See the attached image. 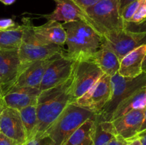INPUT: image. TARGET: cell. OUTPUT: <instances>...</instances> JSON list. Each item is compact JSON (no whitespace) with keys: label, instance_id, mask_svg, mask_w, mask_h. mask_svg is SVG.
I'll return each instance as SVG.
<instances>
[{"label":"cell","instance_id":"6da1fadb","mask_svg":"<svg viewBox=\"0 0 146 145\" xmlns=\"http://www.w3.org/2000/svg\"><path fill=\"white\" fill-rule=\"evenodd\" d=\"M74 102L73 73L63 83L41 91L37 101L38 125L34 137H42L67 106Z\"/></svg>","mask_w":146,"mask_h":145},{"label":"cell","instance_id":"7a4b0ae2","mask_svg":"<svg viewBox=\"0 0 146 145\" xmlns=\"http://www.w3.org/2000/svg\"><path fill=\"white\" fill-rule=\"evenodd\" d=\"M62 26L68 47L65 53L74 61L91 59L104 42V38L85 21L62 23Z\"/></svg>","mask_w":146,"mask_h":145},{"label":"cell","instance_id":"3957f363","mask_svg":"<svg viewBox=\"0 0 146 145\" xmlns=\"http://www.w3.org/2000/svg\"><path fill=\"white\" fill-rule=\"evenodd\" d=\"M119 0H101L84 10V21L103 38L126 28L118 11Z\"/></svg>","mask_w":146,"mask_h":145},{"label":"cell","instance_id":"277c9868","mask_svg":"<svg viewBox=\"0 0 146 145\" xmlns=\"http://www.w3.org/2000/svg\"><path fill=\"white\" fill-rule=\"evenodd\" d=\"M96 116V114L88 109L70 104L41 138H48V145H62L84 122Z\"/></svg>","mask_w":146,"mask_h":145},{"label":"cell","instance_id":"5b68a950","mask_svg":"<svg viewBox=\"0 0 146 145\" xmlns=\"http://www.w3.org/2000/svg\"><path fill=\"white\" fill-rule=\"evenodd\" d=\"M22 41L18 49L21 63V72L29 65L37 61L49 58L64 52L62 46L55 44H44L34 36L32 23L29 18H23Z\"/></svg>","mask_w":146,"mask_h":145},{"label":"cell","instance_id":"8992f818","mask_svg":"<svg viewBox=\"0 0 146 145\" xmlns=\"http://www.w3.org/2000/svg\"><path fill=\"white\" fill-rule=\"evenodd\" d=\"M111 98L99 114L96 116L98 121H111L113 113L119 103L133 92L146 86V74L143 72L136 78L121 76L118 73L111 78Z\"/></svg>","mask_w":146,"mask_h":145},{"label":"cell","instance_id":"52a82bcc","mask_svg":"<svg viewBox=\"0 0 146 145\" xmlns=\"http://www.w3.org/2000/svg\"><path fill=\"white\" fill-rule=\"evenodd\" d=\"M111 76L104 74L98 81L81 98L74 102V105L99 114L111 98Z\"/></svg>","mask_w":146,"mask_h":145},{"label":"cell","instance_id":"ba28073f","mask_svg":"<svg viewBox=\"0 0 146 145\" xmlns=\"http://www.w3.org/2000/svg\"><path fill=\"white\" fill-rule=\"evenodd\" d=\"M104 74L91 59L76 61L73 70L74 102L84 95Z\"/></svg>","mask_w":146,"mask_h":145},{"label":"cell","instance_id":"9c48e42d","mask_svg":"<svg viewBox=\"0 0 146 145\" xmlns=\"http://www.w3.org/2000/svg\"><path fill=\"white\" fill-rule=\"evenodd\" d=\"M104 43L113 51L121 61L128 53L146 44V29L133 31L125 28L104 38Z\"/></svg>","mask_w":146,"mask_h":145},{"label":"cell","instance_id":"30bf717a","mask_svg":"<svg viewBox=\"0 0 146 145\" xmlns=\"http://www.w3.org/2000/svg\"><path fill=\"white\" fill-rule=\"evenodd\" d=\"M75 61L66 55H58L47 68L40 85L41 91L49 89L63 83L72 75Z\"/></svg>","mask_w":146,"mask_h":145},{"label":"cell","instance_id":"8fae6325","mask_svg":"<svg viewBox=\"0 0 146 145\" xmlns=\"http://www.w3.org/2000/svg\"><path fill=\"white\" fill-rule=\"evenodd\" d=\"M20 73L18 50L0 51V81L4 95L14 86Z\"/></svg>","mask_w":146,"mask_h":145},{"label":"cell","instance_id":"7c38bea8","mask_svg":"<svg viewBox=\"0 0 146 145\" xmlns=\"http://www.w3.org/2000/svg\"><path fill=\"white\" fill-rule=\"evenodd\" d=\"M41 91L39 88L28 86H13L3 96L2 100L7 107L20 110L24 107L36 105Z\"/></svg>","mask_w":146,"mask_h":145},{"label":"cell","instance_id":"4fadbf2b","mask_svg":"<svg viewBox=\"0 0 146 145\" xmlns=\"http://www.w3.org/2000/svg\"><path fill=\"white\" fill-rule=\"evenodd\" d=\"M0 132L22 145L27 141L19 110L5 107L0 115Z\"/></svg>","mask_w":146,"mask_h":145},{"label":"cell","instance_id":"5bb4252c","mask_svg":"<svg viewBox=\"0 0 146 145\" xmlns=\"http://www.w3.org/2000/svg\"><path fill=\"white\" fill-rule=\"evenodd\" d=\"M144 109H135L111 120L117 134L128 142L132 140L140 132L143 122Z\"/></svg>","mask_w":146,"mask_h":145},{"label":"cell","instance_id":"9a60e30c","mask_svg":"<svg viewBox=\"0 0 146 145\" xmlns=\"http://www.w3.org/2000/svg\"><path fill=\"white\" fill-rule=\"evenodd\" d=\"M64 52L47 59L35 61L29 65L19 74L14 86H28L39 88L42 78L48 65Z\"/></svg>","mask_w":146,"mask_h":145},{"label":"cell","instance_id":"2e32d148","mask_svg":"<svg viewBox=\"0 0 146 145\" xmlns=\"http://www.w3.org/2000/svg\"><path fill=\"white\" fill-rule=\"evenodd\" d=\"M36 38L44 44H55L64 46L66 44L65 29L62 24L55 21H48L41 26H32Z\"/></svg>","mask_w":146,"mask_h":145},{"label":"cell","instance_id":"e0dca14e","mask_svg":"<svg viewBox=\"0 0 146 145\" xmlns=\"http://www.w3.org/2000/svg\"><path fill=\"white\" fill-rule=\"evenodd\" d=\"M56 3L55 10L51 14L42 16L47 21H63L64 23L75 21H84V10L81 9L73 0H54Z\"/></svg>","mask_w":146,"mask_h":145},{"label":"cell","instance_id":"ac0fdd59","mask_svg":"<svg viewBox=\"0 0 146 145\" xmlns=\"http://www.w3.org/2000/svg\"><path fill=\"white\" fill-rule=\"evenodd\" d=\"M146 55V44L133 50L120 61L118 73L124 78H133L143 73L142 65Z\"/></svg>","mask_w":146,"mask_h":145},{"label":"cell","instance_id":"d6986e66","mask_svg":"<svg viewBox=\"0 0 146 145\" xmlns=\"http://www.w3.org/2000/svg\"><path fill=\"white\" fill-rule=\"evenodd\" d=\"M104 74L112 77L118 73L120 60L109 46L103 42L91 58Z\"/></svg>","mask_w":146,"mask_h":145},{"label":"cell","instance_id":"ffe728a7","mask_svg":"<svg viewBox=\"0 0 146 145\" xmlns=\"http://www.w3.org/2000/svg\"><path fill=\"white\" fill-rule=\"evenodd\" d=\"M146 107V86L124 99L115 108L111 121L135 109H144Z\"/></svg>","mask_w":146,"mask_h":145},{"label":"cell","instance_id":"44dd1931","mask_svg":"<svg viewBox=\"0 0 146 145\" xmlns=\"http://www.w3.org/2000/svg\"><path fill=\"white\" fill-rule=\"evenodd\" d=\"M95 128L96 117L87 119L62 145H93Z\"/></svg>","mask_w":146,"mask_h":145},{"label":"cell","instance_id":"7402d4cb","mask_svg":"<svg viewBox=\"0 0 146 145\" xmlns=\"http://www.w3.org/2000/svg\"><path fill=\"white\" fill-rule=\"evenodd\" d=\"M117 134L111 121L96 119V128L93 145H108Z\"/></svg>","mask_w":146,"mask_h":145},{"label":"cell","instance_id":"603a6c76","mask_svg":"<svg viewBox=\"0 0 146 145\" xmlns=\"http://www.w3.org/2000/svg\"><path fill=\"white\" fill-rule=\"evenodd\" d=\"M22 36L21 25L15 29L0 31V51L18 50L21 44Z\"/></svg>","mask_w":146,"mask_h":145},{"label":"cell","instance_id":"cb8c5ba5","mask_svg":"<svg viewBox=\"0 0 146 145\" xmlns=\"http://www.w3.org/2000/svg\"><path fill=\"white\" fill-rule=\"evenodd\" d=\"M25 130L27 140L35 136L38 125L36 105H32L24 107L19 110Z\"/></svg>","mask_w":146,"mask_h":145},{"label":"cell","instance_id":"d4e9b609","mask_svg":"<svg viewBox=\"0 0 146 145\" xmlns=\"http://www.w3.org/2000/svg\"><path fill=\"white\" fill-rule=\"evenodd\" d=\"M146 21V0H141V4L134 15L129 21V24L139 25ZM128 24V23H127Z\"/></svg>","mask_w":146,"mask_h":145},{"label":"cell","instance_id":"484cf974","mask_svg":"<svg viewBox=\"0 0 146 145\" xmlns=\"http://www.w3.org/2000/svg\"><path fill=\"white\" fill-rule=\"evenodd\" d=\"M140 4H141V0H138V1L131 3V4H129L125 7L122 14H121V17H122L124 22L125 23V24L129 22L131 18H132L133 16L134 15L135 12L136 11L137 9L139 7Z\"/></svg>","mask_w":146,"mask_h":145},{"label":"cell","instance_id":"4316f807","mask_svg":"<svg viewBox=\"0 0 146 145\" xmlns=\"http://www.w3.org/2000/svg\"><path fill=\"white\" fill-rule=\"evenodd\" d=\"M19 26V24L16 23L11 18H2V19H0V31L15 29V28H18Z\"/></svg>","mask_w":146,"mask_h":145},{"label":"cell","instance_id":"83f0119b","mask_svg":"<svg viewBox=\"0 0 146 145\" xmlns=\"http://www.w3.org/2000/svg\"><path fill=\"white\" fill-rule=\"evenodd\" d=\"M49 140L47 137H33L26 141L22 145H48Z\"/></svg>","mask_w":146,"mask_h":145},{"label":"cell","instance_id":"f1b7e54d","mask_svg":"<svg viewBox=\"0 0 146 145\" xmlns=\"http://www.w3.org/2000/svg\"><path fill=\"white\" fill-rule=\"evenodd\" d=\"M81 9L84 10L90 7H92L94 4L98 3L101 0H73Z\"/></svg>","mask_w":146,"mask_h":145},{"label":"cell","instance_id":"f546056e","mask_svg":"<svg viewBox=\"0 0 146 145\" xmlns=\"http://www.w3.org/2000/svg\"><path fill=\"white\" fill-rule=\"evenodd\" d=\"M0 145H21L17 141L11 139L0 132Z\"/></svg>","mask_w":146,"mask_h":145},{"label":"cell","instance_id":"4dcf8cb0","mask_svg":"<svg viewBox=\"0 0 146 145\" xmlns=\"http://www.w3.org/2000/svg\"><path fill=\"white\" fill-rule=\"evenodd\" d=\"M128 142L121 137L119 135H116L111 142L108 143V145H128Z\"/></svg>","mask_w":146,"mask_h":145},{"label":"cell","instance_id":"1f68e13d","mask_svg":"<svg viewBox=\"0 0 146 145\" xmlns=\"http://www.w3.org/2000/svg\"><path fill=\"white\" fill-rule=\"evenodd\" d=\"M135 1H138V0H119V1H118V11H119L121 16L125 7L131 3Z\"/></svg>","mask_w":146,"mask_h":145},{"label":"cell","instance_id":"d6a6232c","mask_svg":"<svg viewBox=\"0 0 146 145\" xmlns=\"http://www.w3.org/2000/svg\"><path fill=\"white\" fill-rule=\"evenodd\" d=\"M140 139L143 145H146V130L141 132L136 136Z\"/></svg>","mask_w":146,"mask_h":145},{"label":"cell","instance_id":"836d02e7","mask_svg":"<svg viewBox=\"0 0 146 145\" xmlns=\"http://www.w3.org/2000/svg\"><path fill=\"white\" fill-rule=\"evenodd\" d=\"M146 130V107L144 108V117H143V122L142 126H141V130H140V132H143V131ZM139 132V133H140ZM138 133V134H139Z\"/></svg>","mask_w":146,"mask_h":145},{"label":"cell","instance_id":"e575fe53","mask_svg":"<svg viewBox=\"0 0 146 145\" xmlns=\"http://www.w3.org/2000/svg\"><path fill=\"white\" fill-rule=\"evenodd\" d=\"M128 143H129L130 145H143L141 142L140 141V139L138 137H135L132 140L129 141Z\"/></svg>","mask_w":146,"mask_h":145},{"label":"cell","instance_id":"d590c367","mask_svg":"<svg viewBox=\"0 0 146 145\" xmlns=\"http://www.w3.org/2000/svg\"><path fill=\"white\" fill-rule=\"evenodd\" d=\"M16 0H0V2L4 4V5H11L15 2Z\"/></svg>","mask_w":146,"mask_h":145},{"label":"cell","instance_id":"8d00e7d4","mask_svg":"<svg viewBox=\"0 0 146 145\" xmlns=\"http://www.w3.org/2000/svg\"><path fill=\"white\" fill-rule=\"evenodd\" d=\"M142 70H143V72H144V73L146 74V55L143 60V62Z\"/></svg>","mask_w":146,"mask_h":145},{"label":"cell","instance_id":"74e56055","mask_svg":"<svg viewBox=\"0 0 146 145\" xmlns=\"http://www.w3.org/2000/svg\"><path fill=\"white\" fill-rule=\"evenodd\" d=\"M5 105H4V102H3V100H0V115H1V112H2L3 109H4V107H5Z\"/></svg>","mask_w":146,"mask_h":145},{"label":"cell","instance_id":"f35d334b","mask_svg":"<svg viewBox=\"0 0 146 145\" xmlns=\"http://www.w3.org/2000/svg\"><path fill=\"white\" fill-rule=\"evenodd\" d=\"M3 96H4V93H3V90H2V88H1V81H0V100H2Z\"/></svg>","mask_w":146,"mask_h":145},{"label":"cell","instance_id":"ab89813d","mask_svg":"<svg viewBox=\"0 0 146 145\" xmlns=\"http://www.w3.org/2000/svg\"><path fill=\"white\" fill-rule=\"evenodd\" d=\"M128 145H130V144H129V143H128Z\"/></svg>","mask_w":146,"mask_h":145}]
</instances>
